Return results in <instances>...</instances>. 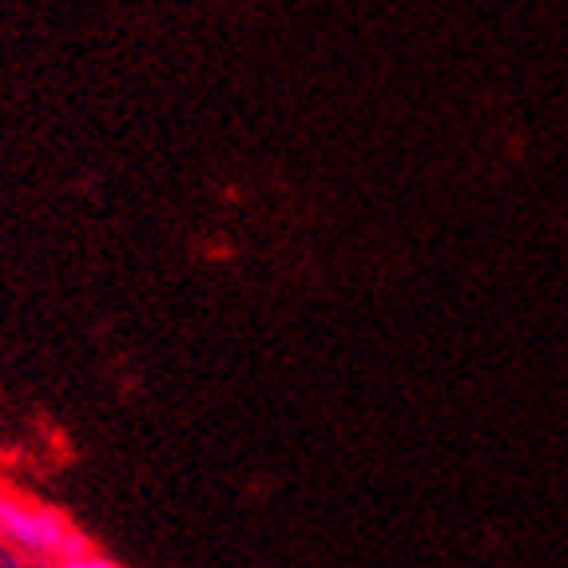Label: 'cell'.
<instances>
[{
    "label": "cell",
    "mask_w": 568,
    "mask_h": 568,
    "mask_svg": "<svg viewBox=\"0 0 568 568\" xmlns=\"http://www.w3.org/2000/svg\"><path fill=\"white\" fill-rule=\"evenodd\" d=\"M0 549H9L20 565H108L64 513L4 489H0Z\"/></svg>",
    "instance_id": "cell-1"
}]
</instances>
